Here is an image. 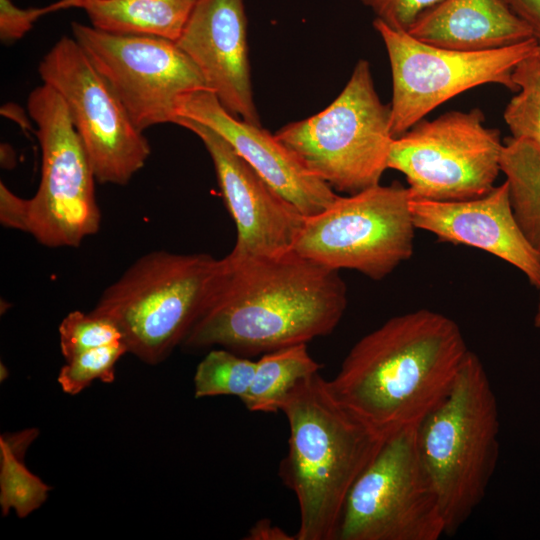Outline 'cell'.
<instances>
[{
	"mask_svg": "<svg viewBox=\"0 0 540 540\" xmlns=\"http://www.w3.org/2000/svg\"><path fill=\"white\" fill-rule=\"evenodd\" d=\"M416 427L385 438L348 493L336 540H438L446 535L417 451Z\"/></svg>",
	"mask_w": 540,
	"mask_h": 540,
	"instance_id": "8",
	"label": "cell"
},
{
	"mask_svg": "<svg viewBox=\"0 0 540 540\" xmlns=\"http://www.w3.org/2000/svg\"><path fill=\"white\" fill-rule=\"evenodd\" d=\"M499 410L479 357L469 350L447 395L416 427L421 463L436 492L446 535L485 497L499 453Z\"/></svg>",
	"mask_w": 540,
	"mask_h": 540,
	"instance_id": "4",
	"label": "cell"
},
{
	"mask_svg": "<svg viewBox=\"0 0 540 540\" xmlns=\"http://www.w3.org/2000/svg\"><path fill=\"white\" fill-rule=\"evenodd\" d=\"M478 108L421 120L394 138L388 169L401 172L410 197L461 201L489 193L501 172L503 145Z\"/></svg>",
	"mask_w": 540,
	"mask_h": 540,
	"instance_id": "10",
	"label": "cell"
},
{
	"mask_svg": "<svg viewBox=\"0 0 540 540\" xmlns=\"http://www.w3.org/2000/svg\"><path fill=\"white\" fill-rule=\"evenodd\" d=\"M407 32L424 43L460 51L497 49L534 38L503 0H442Z\"/></svg>",
	"mask_w": 540,
	"mask_h": 540,
	"instance_id": "18",
	"label": "cell"
},
{
	"mask_svg": "<svg viewBox=\"0 0 540 540\" xmlns=\"http://www.w3.org/2000/svg\"><path fill=\"white\" fill-rule=\"evenodd\" d=\"M505 108L503 118L512 138L527 140L540 148V92L521 88Z\"/></svg>",
	"mask_w": 540,
	"mask_h": 540,
	"instance_id": "26",
	"label": "cell"
},
{
	"mask_svg": "<svg viewBox=\"0 0 540 540\" xmlns=\"http://www.w3.org/2000/svg\"><path fill=\"white\" fill-rule=\"evenodd\" d=\"M276 138L334 191L355 194L380 184L394 136L370 65L360 59L341 93L322 111L281 127Z\"/></svg>",
	"mask_w": 540,
	"mask_h": 540,
	"instance_id": "6",
	"label": "cell"
},
{
	"mask_svg": "<svg viewBox=\"0 0 540 540\" xmlns=\"http://www.w3.org/2000/svg\"><path fill=\"white\" fill-rule=\"evenodd\" d=\"M442 0H361L376 19L397 30L408 31L415 20Z\"/></svg>",
	"mask_w": 540,
	"mask_h": 540,
	"instance_id": "27",
	"label": "cell"
},
{
	"mask_svg": "<svg viewBox=\"0 0 540 540\" xmlns=\"http://www.w3.org/2000/svg\"><path fill=\"white\" fill-rule=\"evenodd\" d=\"M217 265L207 253H147L103 291L91 312L118 326L128 352L160 363L183 343L201 313Z\"/></svg>",
	"mask_w": 540,
	"mask_h": 540,
	"instance_id": "5",
	"label": "cell"
},
{
	"mask_svg": "<svg viewBox=\"0 0 540 540\" xmlns=\"http://www.w3.org/2000/svg\"><path fill=\"white\" fill-rule=\"evenodd\" d=\"M468 352L454 320L419 309L363 336L328 384L338 401L387 438L417 426L447 395Z\"/></svg>",
	"mask_w": 540,
	"mask_h": 540,
	"instance_id": "2",
	"label": "cell"
},
{
	"mask_svg": "<svg viewBox=\"0 0 540 540\" xmlns=\"http://www.w3.org/2000/svg\"><path fill=\"white\" fill-rule=\"evenodd\" d=\"M320 369L321 365L309 354L307 344L262 354L256 361L251 386L241 401L251 412L276 413L290 391Z\"/></svg>",
	"mask_w": 540,
	"mask_h": 540,
	"instance_id": "20",
	"label": "cell"
},
{
	"mask_svg": "<svg viewBox=\"0 0 540 540\" xmlns=\"http://www.w3.org/2000/svg\"><path fill=\"white\" fill-rule=\"evenodd\" d=\"M200 0H85L78 5L93 27L176 42Z\"/></svg>",
	"mask_w": 540,
	"mask_h": 540,
	"instance_id": "19",
	"label": "cell"
},
{
	"mask_svg": "<svg viewBox=\"0 0 540 540\" xmlns=\"http://www.w3.org/2000/svg\"><path fill=\"white\" fill-rule=\"evenodd\" d=\"M85 0H59L55 3H52V7L54 11L71 8V7H78V5Z\"/></svg>",
	"mask_w": 540,
	"mask_h": 540,
	"instance_id": "33",
	"label": "cell"
},
{
	"mask_svg": "<svg viewBox=\"0 0 540 540\" xmlns=\"http://www.w3.org/2000/svg\"><path fill=\"white\" fill-rule=\"evenodd\" d=\"M416 229L439 240L474 247L520 270L530 284H540V252L528 241L513 213L504 181L484 196L461 201L410 198Z\"/></svg>",
	"mask_w": 540,
	"mask_h": 540,
	"instance_id": "17",
	"label": "cell"
},
{
	"mask_svg": "<svg viewBox=\"0 0 540 540\" xmlns=\"http://www.w3.org/2000/svg\"><path fill=\"white\" fill-rule=\"evenodd\" d=\"M410 198L398 183L338 195L326 209L305 217L292 250L330 269L384 279L413 253Z\"/></svg>",
	"mask_w": 540,
	"mask_h": 540,
	"instance_id": "7",
	"label": "cell"
},
{
	"mask_svg": "<svg viewBox=\"0 0 540 540\" xmlns=\"http://www.w3.org/2000/svg\"><path fill=\"white\" fill-rule=\"evenodd\" d=\"M38 72L66 104L72 124L100 183L126 185L151 148L112 89L73 37L45 54Z\"/></svg>",
	"mask_w": 540,
	"mask_h": 540,
	"instance_id": "13",
	"label": "cell"
},
{
	"mask_svg": "<svg viewBox=\"0 0 540 540\" xmlns=\"http://www.w3.org/2000/svg\"><path fill=\"white\" fill-rule=\"evenodd\" d=\"M53 12L51 5L42 8L22 9L11 0H0V39L11 44L22 38L38 18Z\"/></svg>",
	"mask_w": 540,
	"mask_h": 540,
	"instance_id": "28",
	"label": "cell"
},
{
	"mask_svg": "<svg viewBox=\"0 0 540 540\" xmlns=\"http://www.w3.org/2000/svg\"><path fill=\"white\" fill-rule=\"evenodd\" d=\"M128 352L124 341L84 351L66 360L58 375V383L65 393L76 395L94 380L111 383L115 365Z\"/></svg>",
	"mask_w": 540,
	"mask_h": 540,
	"instance_id": "24",
	"label": "cell"
},
{
	"mask_svg": "<svg viewBox=\"0 0 540 540\" xmlns=\"http://www.w3.org/2000/svg\"><path fill=\"white\" fill-rule=\"evenodd\" d=\"M246 540H296L282 528L273 525L269 519L258 520L248 531Z\"/></svg>",
	"mask_w": 540,
	"mask_h": 540,
	"instance_id": "32",
	"label": "cell"
},
{
	"mask_svg": "<svg viewBox=\"0 0 540 540\" xmlns=\"http://www.w3.org/2000/svg\"><path fill=\"white\" fill-rule=\"evenodd\" d=\"M392 74L391 130L401 136L437 106L471 88L499 84L518 91L512 74L537 47L535 38L482 51H460L424 43L407 31L374 19Z\"/></svg>",
	"mask_w": 540,
	"mask_h": 540,
	"instance_id": "11",
	"label": "cell"
},
{
	"mask_svg": "<svg viewBox=\"0 0 540 540\" xmlns=\"http://www.w3.org/2000/svg\"><path fill=\"white\" fill-rule=\"evenodd\" d=\"M256 361L225 348L209 351L197 365L194 375V396H236L240 400L248 392Z\"/></svg>",
	"mask_w": 540,
	"mask_h": 540,
	"instance_id": "22",
	"label": "cell"
},
{
	"mask_svg": "<svg viewBox=\"0 0 540 540\" xmlns=\"http://www.w3.org/2000/svg\"><path fill=\"white\" fill-rule=\"evenodd\" d=\"M175 43L231 115L261 126L252 90L243 0H200Z\"/></svg>",
	"mask_w": 540,
	"mask_h": 540,
	"instance_id": "15",
	"label": "cell"
},
{
	"mask_svg": "<svg viewBox=\"0 0 540 540\" xmlns=\"http://www.w3.org/2000/svg\"><path fill=\"white\" fill-rule=\"evenodd\" d=\"M339 271L295 251L218 259L204 307L182 345L241 356L307 344L331 334L347 308Z\"/></svg>",
	"mask_w": 540,
	"mask_h": 540,
	"instance_id": "1",
	"label": "cell"
},
{
	"mask_svg": "<svg viewBox=\"0 0 540 540\" xmlns=\"http://www.w3.org/2000/svg\"><path fill=\"white\" fill-rule=\"evenodd\" d=\"M59 338L65 360L93 348L123 341L120 329L111 319L79 310L70 312L62 320Z\"/></svg>",
	"mask_w": 540,
	"mask_h": 540,
	"instance_id": "25",
	"label": "cell"
},
{
	"mask_svg": "<svg viewBox=\"0 0 540 540\" xmlns=\"http://www.w3.org/2000/svg\"><path fill=\"white\" fill-rule=\"evenodd\" d=\"M532 31L540 44V0H503Z\"/></svg>",
	"mask_w": 540,
	"mask_h": 540,
	"instance_id": "31",
	"label": "cell"
},
{
	"mask_svg": "<svg viewBox=\"0 0 540 540\" xmlns=\"http://www.w3.org/2000/svg\"><path fill=\"white\" fill-rule=\"evenodd\" d=\"M72 35L140 130L173 123L189 94L209 89L174 41L72 23Z\"/></svg>",
	"mask_w": 540,
	"mask_h": 540,
	"instance_id": "12",
	"label": "cell"
},
{
	"mask_svg": "<svg viewBox=\"0 0 540 540\" xmlns=\"http://www.w3.org/2000/svg\"><path fill=\"white\" fill-rule=\"evenodd\" d=\"M0 222L3 226L28 233L29 199L13 193L0 183Z\"/></svg>",
	"mask_w": 540,
	"mask_h": 540,
	"instance_id": "29",
	"label": "cell"
},
{
	"mask_svg": "<svg viewBox=\"0 0 540 540\" xmlns=\"http://www.w3.org/2000/svg\"><path fill=\"white\" fill-rule=\"evenodd\" d=\"M500 165L515 218L528 241L540 252V148L527 140L510 137L503 145Z\"/></svg>",
	"mask_w": 540,
	"mask_h": 540,
	"instance_id": "21",
	"label": "cell"
},
{
	"mask_svg": "<svg viewBox=\"0 0 540 540\" xmlns=\"http://www.w3.org/2000/svg\"><path fill=\"white\" fill-rule=\"evenodd\" d=\"M51 487L28 470L0 437V506L3 515L13 509L24 518L38 509L47 499Z\"/></svg>",
	"mask_w": 540,
	"mask_h": 540,
	"instance_id": "23",
	"label": "cell"
},
{
	"mask_svg": "<svg viewBox=\"0 0 540 540\" xmlns=\"http://www.w3.org/2000/svg\"><path fill=\"white\" fill-rule=\"evenodd\" d=\"M27 109L41 149V178L29 199L28 233L46 247H78L101 224L93 169L65 102L52 87L43 83L33 89Z\"/></svg>",
	"mask_w": 540,
	"mask_h": 540,
	"instance_id": "9",
	"label": "cell"
},
{
	"mask_svg": "<svg viewBox=\"0 0 540 540\" xmlns=\"http://www.w3.org/2000/svg\"><path fill=\"white\" fill-rule=\"evenodd\" d=\"M512 79L518 90L530 88L540 92V44L515 67Z\"/></svg>",
	"mask_w": 540,
	"mask_h": 540,
	"instance_id": "30",
	"label": "cell"
},
{
	"mask_svg": "<svg viewBox=\"0 0 540 540\" xmlns=\"http://www.w3.org/2000/svg\"><path fill=\"white\" fill-rule=\"evenodd\" d=\"M280 411L289 439L279 476L298 502L296 540H336L348 493L385 438L338 401L319 372L301 380Z\"/></svg>",
	"mask_w": 540,
	"mask_h": 540,
	"instance_id": "3",
	"label": "cell"
},
{
	"mask_svg": "<svg viewBox=\"0 0 540 540\" xmlns=\"http://www.w3.org/2000/svg\"><path fill=\"white\" fill-rule=\"evenodd\" d=\"M179 117L215 131L303 215L318 214L337 198L336 192L311 174L275 134L231 115L213 91L204 89L187 95L179 106Z\"/></svg>",
	"mask_w": 540,
	"mask_h": 540,
	"instance_id": "16",
	"label": "cell"
},
{
	"mask_svg": "<svg viewBox=\"0 0 540 540\" xmlns=\"http://www.w3.org/2000/svg\"><path fill=\"white\" fill-rule=\"evenodd\" d=\"M537 289L539 292V296H538V303H537L536 312L534 316V326L540 329V284L537 287Z\"/></svg>",
	"mask_w": 540,
	"mask_h": 540,
	"instance_id": "34",
	"label": "cell"
},
{
	"mask_svg": "<svg viewBox=\"0 0 540 540\" xmlns=\"http://www.w3.org/2000/svg\"><path fill=\"white\" fill-rule=\"evenodd\" d=\"M175 124L199 137L216 172L226 208L236 226V255H279L292 250L305 215L269 185L215 131L185 117Z\"/></svg>",
	"mask_w": 540,
	"mask_h": 540,
	"instance_id": "14",
	"label": "cell"
}]
</instances>
